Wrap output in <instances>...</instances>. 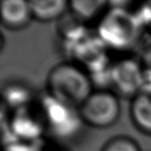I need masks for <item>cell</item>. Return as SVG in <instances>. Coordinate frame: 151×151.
I'll return each mask as SVG.
<instances>
[{
	"mask_svg": "<svg viewBox=\"0 0 151 151\" xmlns=\"http://www.w3.org/2000/svg\"><path fill=\"white\" fill-rule=\"evenodd\" d=\"M47 94L55 100L79 108L93 92L90 76L74 62H63L51 69L46 79Z\"/></svg>",
	"mask_w": 151,
	"mask_h": 151,
	"instance_id": "cell-1",
	"label": "cell"
},
{
	"mask_svg": "<svg viewBox=\"0 0 151 151\" xmlns=\"http://www.w3.org/2000/svg\"><path fill=\"white\" fill-rule=\"evenodd\" d=\"M142 27L136 15L124 6H110L99 21L98 37L106 48L124 50L137 42Z\"/></svg>",
	"mask_w": 151,
	"mask_h": 151,
	"instance_id": "cell-2",
	"label": "cell"
},
{
	"mask_svg": "<svg viewBox=\"0 0 151 151\" xmlns=\"http://www.w3.org/2000/svg\"><path fill=\"white\" fill-rule=\"evenodd\" d=\"M78 112L83 124L95 128H106L119 120L121 105L116 94L101 89L91 93L79 106Z\"/></svg>",
	"mask_w": 151,
	"mask_h": 151,
	"instance_id": "cell-3",
	"label": "cell"
},
{
	"mask_svg": "<svg viewBox=\"0 0 151 151\" xmlns=\"http://www.w3.org/2000/svg\"><path fill=\"white\" fill-rule=\"evenodd\" d=\"M47 129L59 138L73 137L81 128L82 120L78 108L55 100L46 93L39 101Z\"/></svg>",
	"mask_w": 151,
	"mask_h": 151,
	"instance_id": "cell-4",
	"label": "cell"
},
{
	"mask_svg": "<svg viewBox=\"0 0 151 151\" xmlns=\"http://www.w3.org/2000/svg\"><path fill=\"white\" fill-rule=\"evenodd\" d=\"M8 124L17 142L35 144L47 130L40 104H31L13 111Z\"/></svg>",
	"mask_w": 151,
	"mask_h": 151,
	"instance_id": "cell-5",
	"label": "cell"
},
{
	"mask_svg": "<svg viewBox=\"0 0 151 151\" xmlns=\"http://www.w3.org/2000/svg\"><path fill=\"white\" fill-rule=\"evenodd\" d=\"M144 83V68L141 62L124 59L111 66V86L118 93L133 98Z\"/></svg>",
	"mask_w": 151,
	"mask_h": 151,
	"instance_id": "cell-6",
	"label": "cell"
},
{
	"mask_svg": "<svg viewBox=\"0 0 151 151\" xmlns=\"http://www.w3.org/2000/svg\"><path fill=\"white\" fill-rule=\"evenodd\" d=\"M0 14L2 24L13 30L26 27L33 18L30 2L25 0H3Z\"/></svg>",
	"mask_w": 151,
	"mask_h": 151,
	"instance_id": "cell-7",
	"label": "cell"
},
{
	"mask_svg": "<svg viewBox=\"0 0 151 151\" xmlns=\"http://www.w3.org/2000/svg\"><path fill=\"white\" fill-rule=\"evenodd\" d=\"M130 116L139 130L151 135V88L142 89L132 98Z\"/></svg>",
	"mask_w": 151,
	"mask_h": 151,
	"instance_id": "cell-8",
	"label": "cell"
},
{
	"mask_svg": "<svg viewBox=\"0 0 151 151\" xmlns=\"http://www.w3.org/2000/svg\"><path fill=\"white\" fill-rule=\"evenodd\" d=\"M29 2L33 18L40 22L61 18L69 9V2L65 0H33Z\"/></svg>",
	"mask_w": 151,
	"mask_h": 151,
	"instance_id": "cell-9",
	"label": "cell"
},
{
	"mask_svg": "<svg viewBox=\"0 0 151 151\" xmlns=\"http://www.w3.org/2000/svg\"><path fill=\"white\" fill-rule=\"evenodd\" d=\"M109 9V2L103 0H74L69 2V10L73 17L81 22H89L101 17Z\"/></svg>",
	"mask_w": 151,
	"mask_h": 151,
	"instance_id": "cell-10",
	"label": "cell"
},
{
	"mask_svg": "<svg viewBox=\"0 0 151 151\" xmlns=\"http://www.w3.org/2000/svg\"><path fill=\"white\" fill-rule=\"evenodd\" d=\"M2 99L7 109L9 108L12 111L17 110L33 103L30 89L19 83H10L3 87Z\"/></svg>",
	"mask_w": 151,
	"mask_h": 151,
	"instance_id": "cell-11",
	"label": "cell"
},
{
	"mask_svg": "<svg viewBox=\"0 0 151 151\" xmlns=\"http://www.w3.org/2000/svg\"><path fill=\"white\" fill-rule=\"evenodd\" d=\"M101 151H142L138 142L128 136H116L106 142Z\"/></svg>",
	"mask_w": 151,
	"mask_h": 151,
	"instance_id": "cell-12",
	"label": "cell"
},
{
	"mask_svg": "<svg viewBox=\"0 0 151 151\" xmlns=\"http://www.w3.org/2000/svg\"><path fill=\"white\" fill-rule=\"evenodd\" d=\"M3 151H40L35 144L17 142L9 145L4 146Z\"/></svg>",
	"mask_w": 151,
	"mask_h": 151,
	"instance_id": "cell-13",
	"label": "cell"
},
{
	"mask_svg": "<svg viewBox=\"0 0 151 151\" xmlns=\"http://www.w3.org/2000/svg\"><path fill=\"white\" fill-rule=\"evenodd\" d=\"M140 62L144 70L148 71V72L151 73V45L145 50Z\"/></svg>",
	"mask_w": 151,
	"mask_h": 151,
	"instance_id": "cell-14",
	"label": "cell"
},
{
	"mask_svg": "<svg viewBox=\"0 0 151 151\" xmlns=\"http://www.w3.org/2000/svg\"><path fill=\"white\" fill-rule=\"evenodd\" d=\"M52 151H63V150H52Z\"/></svg>",
	"mask_w": 151,
	"mask_h": 151,
	"instance_id": "cell-15",
	"label": "cell"
}]
</instances>
